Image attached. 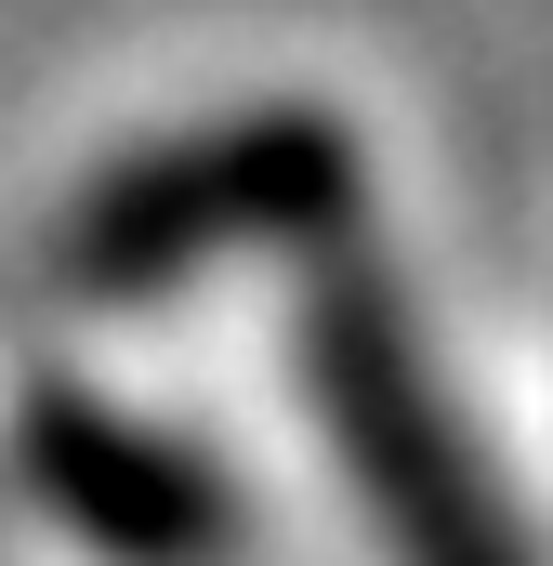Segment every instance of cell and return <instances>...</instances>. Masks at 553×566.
Masks as SVG:
<instances>
[{
    "mask_svg": "<svg viewBox=\"0 0 553 566\" xmlns=\"http://www.w3.org/2000/svg\"><path fill=\"white\" fill-rule=\"evenodd\" d=\"M13 461L40 488V514L106 566H225L238 554V488L185 448V434L133 422L80 382H40L27 422H13Z\"/></svg>",
    "mask_w": 553,
    "mask_h": 566,
    "instance_id": "3",
    "label": "cell"
},
{
    "mask_svg": "<svg viewBox=\"0 0 553 566\" xmlns=\"http://www.w3.org/2000/svg\"><path fill=\"white\" fill-rule=\"evenodd\" d=\"M303 382H316V422H330V448H343V474H356L396 566H541L528 514L501 501L474 422L448 409V382L421 356L409 290L369 251H330L316 290H303Z\"/></svg>",
    "mask_w": 553,
    "mask_h": 566,
    "instance_id": "2",
    "label": "cell"
},
{
    "mask_svg": "<svg viewBox=\"0 0 553 566\" xmlns=\"http://www.w3.org/2000/svg\"><path fill=\"white\" fill-rule=\"evenodd\" d=\"M343 238H356V133L330 106H238V119H198V133L93 171L53 264L93 303H158L238 251H316L330 264Z\"/></svg>",
    "mask_w": 553,
    "mask_h": 566,
    "instance_id": "1",
    "label": "cell"
}]
</instances>
